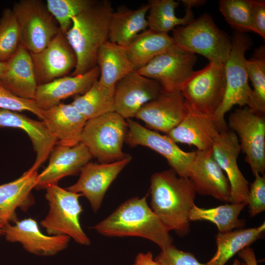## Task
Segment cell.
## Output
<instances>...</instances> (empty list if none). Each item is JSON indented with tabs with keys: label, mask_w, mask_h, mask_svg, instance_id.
I'll return each mask as SVG.
<instances>
[{
	"label": "cell",
	"mask_w": 265,
	"mask_h": 265,
	"mask_svg": "<svg viewBox=\"0 0 265 265\" xmlns=\"http://www.w3.org/2000/svg\"><path fill=\"white\" fill-rule=\"evenodd\" d=\"M42 121L57 144L72 147L80 143L87 120L71 104H59L44 110Z\"/></svg>",
	"instance_id": "cell-26"
},
{
	"label": "cell",
	"mask_w": 265,
	"mask_h": 265,
	"mask_svg": "<svg viewBox=\"0 0 265 265\" xmlns=\"http://www.w3.org/2000/svg\"><path fill=\"white\" fill-rule=\"evenodd\" d=\"M113 12L109 1H97L72 18V25L65 34L76 56L77 63L70 75L85 73L96 66L99 49L108 40V27Z\"/></svg>",
	"instance_id": "cell-3"
},
{
	"label": "cell",
	"mask_w": 265,
	"mask_h": 265,
	"mask_svg": "<svg viewBox=\"0 0 265 265\" xmlns=\"http://www.w3.org/2000/svg\"><path fill=\"white\" fill-rule=\"evenodd\" d=\"M12 10L19 23L21 43L30 53L44 49L60 31L46 3L40 0H21Z\"/></svg>",
	"instance_id": "cell-8"
},
{
	"label": "cell",
	"mask_w": 265,
	"mask_h": 265,
	"mask_svg": "<svg viewBox=\"0 0 265 265\" xmlns=\"http://www.w3.org/2000/svg\"><path fill=\"white\" fill-rule=\"evenodd\" d=\"M132 159L129 155L111 163L88 162L80 171L78 181L66 189L86 197L93 212H96L101 206L108 188Z\"/></svg>",
	"instance_id": "cell-14"
},
{
	"label": "cell",
	"mask_w": 265,
	"mask_h": 265,
	"mask_svg": "<svg viewBox=\"0 0 265 265\" xmlns=\"http://www.w3.org/2000/svg\"><path fill=\"white\" fill-rule=\"evenodd\" d=\"M186 104L187 114L167 135L175 143L193 145L199 151L211 149L217 135L227 130L222 128L213 116L198 112Z\"/></svg>",
	"instance_id": "cell-21"
},
{
	"label": "cell",
	"mask_w": 265,
	"mask_h": 265,
	"mask_svg": "<svg viewBox=\"0 0 265 265\" xmlns=\"http://www.w3.org/2000/svg\"><path fill=\"white\" fill-rule=\"evenodd\" d=\"M0 109L19 112L28 111L36 115L40 120L44 118V110L38 106L34 100L19 97L5 88L0 83Z\"/></svg>",
	"instance_id": "cell-38"
},
{
	"label": "cell",
	"mask_w": 265,
	"mask_h": 265,
	"mask_svg": "<svg viewBox=\"0 0 265 265\" xmlns=\"http://www.w3.org/2000/svg\"><path fill=\"white\" fill-rule=\"evenodd\" d=\"M148 4L135 9H120L110 17L108 41L126 48L140 32L147 29Z\"/></svg>",
	"instance_id": "cell-28"
},
{
	"label": "cell",
	"mask_w": 265,
	"mask_h": 265,
	"mask_svg": "<svg viewBox=\"0 0 265 265\" xmlns=\"http://www.w3.org/2000/svg\"><path fill=\"white\" fill-rule=\"evenodd\" d=\"M128 130L125 119L109 112L86 121L80 142L100 163L120 160L129 155L122 150Z\"/></svg>",
	"instance_id": "cell-5"
},
{
	"label": "cell",
	"mask_w": 265,
	"mask_h": 265,
	"mask_svg": "<svg viewBox=\"0 0 265 265\" xmlns=\"http://www.w3.org/2000/svg\"><path fill=\"white\" fill-rule=\"evenodd\" d=\"M187 113L186 104L181 92L162 90L156 98L143 105L135 117L143 121L148 128L167 135Z\"/></svg>",
	"instance_id": "cell-16"
},
{
	"label": "cell",
	"mask_w": 265,
	"mask_h": 265,
	"mask_svg": "<svg viewBox=\"0 0 265 265\" xmlns=\"http://www.w3.org/2000/svg\"><path fill=\"white\" fill-rule=\"evenodd\" d=\"M97 65L88 72L75 76H65L38 85L34 98L38 106L46 110L72 96L85 93L99 78Z\"/></svg>",
	"instance_id": "cell-23"
},
{
	"label": "cell",
	"mask_w": 265,
	"mask_h": 265,
	"mask_svg": "<svg viewBox=\"0 0 265 265\" xmlns=\"http://www.w3.org/2000/svg\"><path fill=\"white\" fill-rule=\"evenodd\" d=\"M175 46L172 37L168 33L148 28L138 34L126 48L134 70L137 71Z\"/></svg>",
	"instance_id": "cell-29"
},
{
	"label": "cell",
	"mask_w": 265,
	"mask_h": 265,
	"mask_svg": "<svg viewBox=\"0 0 265 265\" xmlns=\"http://www.w3.org/2000/svg\"><path fill=\"white\" fill-rule=\"evenodd\" d=\"M254 176L255 179L249 188L247 203L251 217L265 210V176L256 174Z\"/></svg>",
	"instance_id": "cell-40"
},
{
	"label": "cell",
	"mask_w": 265,
	"mask_h": 265,
	"mask_svg": "<svg viewBox=\"0 0 265 265\" xmlns=\"http://www.w3.org/2000/svg\"><path fill=\"white\" fill-rule=\"evenodd\" d=\"M21 44L19 23L12 9L6 8L0 18V62H7Z\"/></svg>",
	"instance_id": "cell-35"
},
{
	"label": "cell",
	"mask_w": 265,
	"mask_h": 265,
	"mask_svg": "<svg viewBox=\"0 0 265 265\" xmlns=\"http://www.w3.org/2000/svg\"><path fill=\"white\" fill-rule=\"evenodd\" d=\"M196 60L194 53L175 46L135 71L158 82L163 91L181 92L194 71L193 68Z\"/></svg>",
	"instance_id": "cell-11"
},
{
	"label": "cell",
	"mask_w": 265,
	"mask_h": 265,
	"mask_svg": "<svg viewBox=\"0 0 265 265\" xmlns=\"http://www.w3.org/2000/svg\"><path fill=\"white\" fill-rule=\"evenodd\" d=\"M232 265H246V264L243 262H241L238 259H235Z\"/></svg>",
	"instance_id": "cell-46"
},
{
	"label": "cell",
	"mask_w": 265,
	"mask_h": 265,
	"mask_svg": "<svg viewBox=\"0 0 265 265\" xmlns=\"http://www.w3.org/2000/svg\"><path fill=\"white\" fill-rule=\"evenodd\" d=\"M257 55L251 60H246L248 79L253 89L249 105L253 112L265 115V48L260 49Z\"/></svg>",
	"instance_id": "cell-34"
},
{
	"label": "cell",
	"mask_w": 265,
	"mask_h": 265,
	"mask_svg": "<svg viewBox=\"0 0 265 265\" xmlns=\"http://www.w3.org/2000/svg\"><path fill=\"white\" fill-rule=\"evenodd\" d=\"M45 189L49 210L46 216L40 222L41 226L50 236H67L78 243L89 245L90 240L80 222V216L82 212L79 202L81 194L61 188L57 185H51Z\"/></svg>",
	"instance_id": "cell-6"
},
{
	"label": "cell",
	"mask_w": 265,
	"mask_h": 265,
	"mask_svg": "<svg viewBox=\"0 0 265 265\" xmlns=\"http://www.w3.org/2000/svg\"><path fill=\"white\" fill-rule=\"evenodd\" d=\"M92 158L88 149L80 142L72 147L56 144L50 154L48 166L38 175L35 188L46 189L57 185L63 178L80 172Z\"/></svg>",
	"instance_id": "cell-20"
},
{
	"label": "cell",
	"mask_w": 265,
	"mask_h": 265,
	"mask_svg": "<svg viewBox=\"0 0 265 265\" xmlns=\"http://www.w3.org/2000/svg\"><path fill=\"white\" fill-rule=\"evenodd\" d=\"M38 173L25 172L19 178L0 185V226L2 228L17 220L18 208L26 211L34 204L31 191L35 187Z\"/></svg>",
	"instance_id": "cell-25"
},
{
	"label": "cell",
	"mask_w": 265,
	"mask_h": 265,
	"mask_svg": "<svg viewBox=\"0 0 265 265\" xmlns=\"http://www.w3.org/2000/svg\"><path fill=\"white\" fill-rule=\"evenodd\" d=\"M148 4V28L157 32L168 33L177 26H186L194 19L191 8L188 7L186 8L184 17H176L175 11L179 2L173 0H151Z\"/></svg>",
	"instance_id": "cell-33"
},
{
	"label": "cell",
	"mask_w": 265,
	"mask_h": 265,
	"mask_svg": "<svg viewBox=\"0 0 265 265\" xmlns=\"http://www.w3.org/2000/svg\"><path fill=\"white\" fill-rule=\"evenodd\" d=\"M154 259L158 265H207L199 262L193 254L179 250L173 244L161 249Z\"/></svg>",
	"instance_id": "cell-39"
},
{
	"label": "cell",
	"mask_w": 265,
	"mask_h": 265,
	"mask_svg": "<svg viewBox=\"0 0 265 265\" xmlns=\"http://www.w3.org/2000/svg\"><path fill=\"white\" fill-rule=\"evenodd\" d=\"M17 128L23 130L29 137L36 153L35 160L27 171H37L49 158L56 139L42 121L31 119L19 112L0 109V128Z\"/></svg>",
	"instance_id": "cell-22"
},
{
	"label": "cell",
	"mask_w": 265,
	"mask_h": 265,
	"mask_svg": "<svg viewBox=\"0 0 265 265\" xmlns=\"http://www.w3.org/2000/svg\"><path fill=\"white\" fill-rule=\"evenodd\" d=\"M181 1L186 7L191 8L193 7L203 5L206 1L204 0H182Z\"/></svg>",
	"instance_id": "cell-44"
},
{
	"label": "cell",
	"mask_w": 265,
	"mask_h": 265,
	"mask_svg": "<svg viewBox=\"0 0 265 265\" xmlns=\"http://www.w3.org/2000/svg\"><path fill=\"white\" fill-rule=\"evenodd\" d=\"M172 38L178 48L201 54L209 62L224 65L232 48L231 41L215 25L208 14H203L187 25L173 29Z\"/></svg>",
	"instance_id": "cell-4"
},
{
	"label": "cell",
	"mask_w": 265,
	"mask_h": 265,
	"mask_svg": "<svg viewBox=\"0 0 265 265\" xmlns=\"http://www.w3.org/2000/svg\"><path fill=\"white\" fill-rule=\"evenodd\" d=\"M229 56L224 64L226 89L221 105L213 115L214 118L225 130L228 129L224 119L226 113L234 106L249 105L252 89L248 84L245 56L250 42L243 32L236 31L231 40Z\"/></svg>",
	"instance_id": "cell-7"
},
{
	"label": "cell",
	"mask_w": 265,
	"mask_h": 265,
	"mask_svg": "<svg viewBox=\"0 0 265 265\" xmlns=\"http://www.w3.org/2000/svg\"><path fill=\"white\" fill-rule=\"evenodd\" d=\"M147 195L135 197L120 205L92 228L106 237H138L156 243L160 249L172 244L169 231L153 212Z\"/></svg>",
	"instance_id": "cell-2"
},
{
	"label": "cell",
	"mask_w": 265,
	"mask_h": 265,
	"mask_svg": "<svg viewBox=\"0 0 265 265\" xmlns=\"http://www.w3.org/2000/svg\"><path fill=\"white\" fill-rule=\"evenodd\" d=\"M5 239L19 242L28 252L41 256H53L64 250L70 238L67 236H47L40 230L36 221L31 218L17 220L3 227Z\"/></svg>",
	"instance_id": "cell-19"
},
{
	"label": "cell",
	"mask_w": 265,
	"mask_h": 265,
	"mask_svg": "<svg viewBox=\"0 0 265 265\" xmlns=\"http://www.w3.org/2000/svg\"><path fill=\"white\" fill-rule=\"evenodd\" d=\"M30 54L38 85L67 76L77 63L75 53L60 30L44 49Z\"/></svg>",
	"instance_id": "cell-18"
},
{
	"label": "cell",
	"mask_w": 265,
	"mask_h": 265,
	"mask_svg": "<svg viewBox=\"0 0 265 265\" xmlns=\"http://www.w3.org/2000/svg\"><path fill=\"white\" fill-rule=\"evenodd\" d=\"M133 265H158L150 251L137 255Z\"/></svg>",
	"instance_id": "cell-43"
},
{
	"label": "cell",
	"mask_w": 265,
	"mask_h": 265,
	"mask_svg": "<svg viewBox=\"0 0 265 265\" xmlns=\"http://www.w3.org/2000/svg\"><path fill=\"white\" fill-rule=\"evenodd\" d=\"M150 190L151 209L166 229L186 235L196 194L188 178L179 176L172 169L156 172L151 177Z\"/></svg>",
	"instance_id": "cell-1"
},
{
	"label": "cell",
	"mask_w": 265,
	"mask_h": 265,
	"mask_svg": "<svg viewBox=\"0 0 265 265\" xmlns=\"http://www.w3.org/2000/svg\"><path fill=\"white\" fill-rule=\"evenodd\" d=\"M250 23L253 32L265 38V1L252 0L250 12Z\"/></svg>",
	"instance_id": "cell-41"
},
{
	"label": "cell",
	"mask_w": 265,
	"mask_h": 265,
	"mask_svg": "<svg viewBox=\"0 0 265 265\" xmlns=\"http://www.w3.org/2000/svg\"><path fill=\"white\" fill-rule=\"evenodd\" d=\"M126 143L131 147H147L163 156L177 175L188 178L196 151L182 150L167 135L147 129L131 119H127Z\"/></svg>",
	"instance_id": "cell-12"
},
{
	"label": "cell",
	"mask_w": 265,
	"mask_h": 265,
	"mask_svg": "<svg viewBox=\"0 0 265 265\" xmlns=\"http://www.w3.org/2000/svg\"><path fill=\"white\" fill-rule=\"evenodd\" d=\"M0 235L3 236V228L0 226Z\"/></svg>",
	"instance_id": "cell-47"
},
{
	"label": "cell",
	"mask_w": 265,
	"mask_h": 265,
	"mask_svg": "<svg viewBox=\"0 0 265 265\" xmlns=\"http://www.w3.org/2000/svg\"><path fill=\"white\" fill-rule=\"evenodd\" d=\"M246 204L244 203L226 204L212 208H200L194 204L189 214V221H208L214 224L219 233H224L245 225L239 215Z\"/></svg>",
	"instance_id": "cell-32"
},
{
	"label": "cell",
	"mask_w": 265,
	"mask_h": 265,
	"mask_svg": "<svg viewBox=\"0 0 265 265\" xmlns=\"http://www.w3.org/2000/svg\"><path fill=\"white\" fill-rule=\"evenodd\" d=\"M0 83L15 95L34 100L38 83L30 53L21 44L6 62Z\"/></svg>",
	"instance_id": "cell-24"
},
{
	"label": "cell",
	"mask_w": 265,
	"mask_h": 265,
	"mask_svg": "<svg viewBox=\"0 0 265 265\" xmlns=\"http://www.w3.org/2000/svg\"><path fill=\"white\" fill-rule=\"evenodd\" d=\"M226 89L224 65L209 62L202 69L192 72L181 92L193 109L213 116L223 102Z\"/></svg>",
	"instance_id": "cell-9"
},
{
	"label": "cell",
	"mask_w": 265,
	"mask_h": 265,
	"mask_svg": "<svg viewBox=\"0 0 265 265\" xmlns=\"http://www.w3.org/2000/svg\"><path fill=\"white\" fill-rule=\"evenodd\" d=\"M251 4V0H221L219 8L227 22L236 31H253L250 18Z\"/></svg>",
	"instance_id": "cell-37"
},
{
	"label": "cell",
	"mask_w": 265,
	"mask_h": 265,
	"mask_svg": "<svg viewBox=\"0 0 265 265\" xmlns=\"http://www.w3.org/2000/svg\"><path fill=\"white\" fill-rule=\"evenodd\" d=\"M96 65L100 71L98 81L110 88H114L119 80L134 71L126 48L108 40L98 50Z\"/></svg>",
	"instance_id": "cell-27"
},
{
	"label": "cell",
	"mask_w": 265,
	"mask_h": 265,
	"mask_svg": "<svg viewBox=\"0 0 265 265\" xmlns=\"http://www.w3.org/2000/svg\"><path fill=\"white\" fill-rule=\"evenodd\" d=\"M265 223L248 229L218 233L215 236L217 249L207 265H225L236 254L263 237Z\"/></svg>",
	"instance_id": "cell-30"
},
{
	"label": "cell",
	"mask_w": 265,
	"mask_h": 265,
	"mask_svg": "<svg viewBox=\"0 0 265 265\" xmlns=\"http://www.w3.org/2000/svg\"><path fill=\"white\" fill-rule=\"evenodd\" d=\"M228 128L238 138L245 160L253 174L265 171V115L252 112L248 106L236 109L228 118Z\"/></svg>",
	"instance_id": "cell-10"
},
{
	"label": "cell",
	"mask_w": 265,
	"mask_h": 265,
	"mask_svg": "<svg viewBox=\"0 0 265 265\" xmlns=\"http://www.w3.org/2000/svg\"><path fill=\"white\" fill-rule=\"evenodd\" d=\"M114 88L97 80L85 93L76 96L71 104L87 120L114 112Z\"/></svg>",
	"instance_id": "cell-31"
},
{
	"label": "cell",
	"mask_w": 265,
	"mask_h": 265,
	"mask_svg": "<svg viewBox=\"0 0 265 265\" xmlns=\"http://www.w3.org/2000/svg\"><path fill=\"white\" fill-rule=\"evenodd\" d=\"M188 178L196 193L230 202L229 181L215 161L212 149L196 151Z\"/></svg>",
	"instance_id": "cell-17"
},
{
	"label": "cell",
	"mask_w": 265,
	"mask_h": 265,
	"mask_svg": "<svg viewBox=\"0 0 265 265\" xmlns=\"http://www.w3.org/2000/svg\"><path fill=\"white\" fill-rule=\"evenodd\" d=\"M212 150L215 161L229 181L231 188L230 203H244L247 205L249 182L238 164L241 149L237 135L230 130L222 132L215 138Z\"/></svg>",
	"instance_id": "cell-13"
},
{
	"label": "cell",
	"mask_w": 265,
	"mask_h": 265,
	"mask_svg": "<svg viewBox=\"0 0 265 265\" xmlns=\"http://www.w3.org/2000/svg\"><path fill=\"white\" fill-rule=\"evenodd\" d=\"M162 90L156 81L132 71L115 86V112L124 119L135 117L140 108L156 98Z\"/></svg>",
	"instance_id": "cell-15"
},
{
	"label": "cell",
	"mask_w": 265,
	"mask_h": 265,
	"mask_svg": "<svg viewBox=\"0 0 265 265\" xmlns=\"http://www.w3.org/2000/svg\"><path fill=\"white\" fill-rule=\"evenodd\" d=\"M93 0H47L46 6L56 21L61 31L66 34L72 25V18L92 6Z\"/></svg>",
	"instance_id": "cell-36"
},
{
	"label": "cell",
	"mask_w": 265,
	"mask_h": 265,
	"mask_svg": "<svg viewBox=\"0 0 265 265\" xmlns=\"http://www.w3.org/2000/svg\"><path fill=\"white\" fill-rule=\"evenodd\" d=\"M6 65V62H0V77L3 72Z\"/></svg>",
	"instance_id": "cell-45"
},
{
	"label": "cell",
	"mask_w": 265,
	"mask_h": 265,
	"mask_svg": "<svg viewBox=\"0 0 265 265\" xmlns=\"http://www.w3.org/2000/svg\"><path fill=\"white\" fill-rule=\"evenodd\" d=\"M238 254V257L243 260L246 265H258L254 251L249 246L242 249Z\"/></svg>",
	"instance_id": "cell-42"
}]
</instances>
